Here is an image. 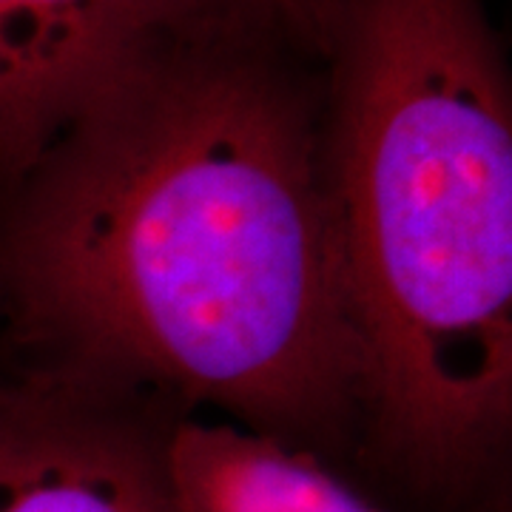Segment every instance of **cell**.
<instances>
[{
    "instance_id": "cell-1",
    "label": "cell",
    "mask_w": 512,
    "mask_h": 512,
    "mask_svg": "<svg viewBox=\"0 0 512 512\" xmlns=\"http://www.w3.org/2000/svg\"><path fill=\"white\" fill-rule=\"evenodd\" d=\"M234 26H168L83 109L3 268L37 333L291 441L333 427L359 356L308 100Z\"/></svg>"
},
{
    "instance_id": "cell-2",
    "label": "cell",
    "mask_w": 512,
    "mask_h": 512,
    "mask_svg": "<svg viewBox=\"0 0 512 512\" xmlns=\"http://www.w3.org/2000/svg\"><path fill=\"white\" fill-rule=\"evenodd\" d=\"M330 214L379 456L461 495L512 410V100L484 0H348Z\"/></svg>"
},
{
    "instance_id": "cell-3",
    "label": "cell",
    "mask_w": 512,
    "mask_h": 512,
    "mask_svg": "<svg viewBox=\"0 0 512 512\" xmlns=\"http://www.w3.org/2000/svg\"><path fill=\"white\" fill-rule=\"evenodd\" d=\"M168 26L157 0H0V163L29 171Z\"/></svg>"
},
{
    "instance_id": "cell-4",
    "label": "cell",
    "mask_w": 512,
    "mask_h": 512,
    "mask_svg": "<svg viewBox=\"0 0 512 512\" xmlns=\"http://www.w3.org/2000/svg\"><path fill=\"white\" fill-rule=\"evenodd\" d=\"M0 512H180L160 439L35 393H0Z\"/></svg>"
},
{
    "instance_id": "cell-5",
    "label": "cell",
    "mask_w": 512,
    "mask_h": 512,
    "mask_svg": "<svg viewBox=\"0 0 512 512\" xmlns=\"http://www.w3.org/2000/svg\"><path fill=\"white\" fill-rule=\"evenodd\" d=\"M160 461L180 512H384L311 450L234 421H177Z\"/></svg>"
},
{
    "instance_id": "cell-6",
    "label": "cell",
    "mask_w": 512,
    "mask_h": 512,
    "mask_svg": "<svg viewBox=\"0 0 512 512\" xmlns=\"http://www.w3.org/2000/svg\"><path fill=\"white\" fill-rule=\"evenodd\" d=\"M174 26L183 23H274L330 52L348 0H157Z\"/></svg>"
},
{
    "instance_id": "cell-7",
    "label": "cell",
    "mask_w": 512,
    "mask_h": 512,
    "mask_svg": "<svg viewBox=\"0 0 512 512\" xmlns=\"http://www.w3.org/2000/svg\"><path fill=\"white\" fill-rule=\"evenodd\" d=\"M490 512H501V510H490Z\"/></svg>"
}]
</instances>
